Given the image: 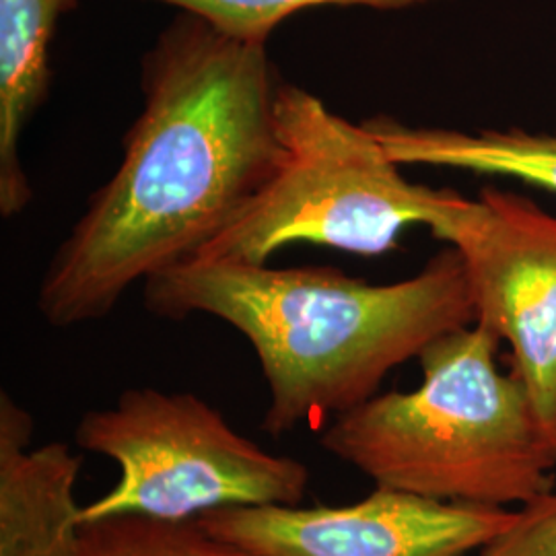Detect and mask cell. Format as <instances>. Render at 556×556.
<instances>
[{"instance_id":"obj_1","label":"cell","mask_w":556,"mask_h":556,"mask_svg":"<svg viewBox=\"0 0 556 556\" xmlns=\"http://www.w3.org/2000/svg\"><path fill=\"white\" fill-rule=\"evenodd\" d=\"M280 83L266 43L178 11L142 56V110L118 169L41 277V318L54 328L105 318L132 285L217 238L282 160Z\"/></svg>"},{"instance_id":"obj_2","label":"cell","mask_w":556,"mask_h":556,"mask_svg":"<svg viewBox=\"0 0 556 556\" xmlns=\"http://www.w3.org/2000/svg\"><path fill=\"white\" fill-rule=\"evenodd\" d=\"M151 314L223 319L248 338L268 386L262 431L324 425L369 397L397 365L477 321L466 268L445 248L415 277L371 285L330 266L188 260L142 282Z\"/></svg>"},{"instance_id":"obj_3","label":"cell","mask_w":556,"mask_h":556,"mask_svg":"<svg viewBox=\"0 0 556 556\" xmlns=\"http://www.w3.org/2000/svg\"><path fill=\"white\" fill-rule=\"evenodd\" d=\"M498 342L477 321L439 337L418 355V388L332 418L319 447L418 497L507 509L551 493L556 441L521 378L498 371Z\"/></svg>"},{"instance_id":"obj_4","label":"cell","mask_w":556,"mask_h":556,"mask_svg":"<svg viewBox=\"0 0 556 556\" xmlns=\"http://www.w3.org/2000/svg\"><path fill=\"white\" fill-rule=\"evenodd\" d=\"M275 118L282 142L275 176L190 260L266 264L293 243L379 256L404 229L429 225L439 190L404 178L365 122L338 116L291 83L278 85Z\"/></svg>"},{"instance_id":"obj_5","label":"cell","mask_w":556,"mask_h":556,"mask_svg":"<svg viewBox=\"0 0 556 556\" xmlns=\"http://www.w3.org/2000/svg\"><path fill=\"white\" fill-rule=\"evenodd\" d=\"M80 450L118 466V482L83 505L80 521L110 516L197 519L223 507L299 505L309 468L243 438L190 392L130 388L110 408L80 417Z\"/></svg>"},{"instance_id":"obj_6","label":"cell","mask_w":556,"mask_h":556,"mask_svg":"<svg viewBox=\"0 0 556 556\" xmlns=\"http://www.w3.org/2000/svg\"><path fill=\"white\" fill-rule=\"evenodd\" d=\"M462 256L477 324L511 344L514 371L556 441V217L519 194L439 190L427 225Z\"/></svg>"},{"instance_id":"obj_7","label":"cell","mask_w":556,"mask_h":556,"mask_svg":"<svg viewBox=\"0 0 556 556\" xmlns=\"http://www.w3.org/2000/svg\"><path fill=\"white\" fill-rule=\"evenodd\" d=\"M197 519L256 556H468L501 536L516 511L376 486L351 505L223 507Z\"/></svg>"},{"instance_id":"obj_8","label":"cell","mask_w":556,"mask_h":556,"mask_svg":"<svg viewBox=\"0 0 556 556\" xmlns=\"http://www.w3.org/2000/svg\"><path fill=\"white\" fill-rule=\"evenodd\" d=\"M34 418L0 394V556H77L83 457L64 441L29 450Z\"/></svg>"},{"instance_id":"obj_9","label":"cell","mask_w":556,"mask_h":556,"mask_svg":"<svg viewBox=\"0 0 556 556\" xmlns=\"http://www.w3.org/2000/svg\"><path fill=\"white\" fill-rule=\"evenodd\" d=\"M77 0H0V213L15 217L31 202L21 137L46 101L50 48Z\"/></svg>"},{"instance_id":"obj_10","label":"cell","mask_w":556,"mask_h":556,"mask_svg":"<svg viewBox=\"0 0 556 556\" xmlns=\"http://www.w3.org/2000/svg\"><path fill=\"white\" fill-rule=\"evenodd\" d=\"M365 126L397 165L516 178L556 192V135H534L519 128L462 132L408 126L388 116L367 119Z\"/></svg>"},{"instance_id":"obj_11","label":"cell","mask_w":556,"mask_h":556,"mask_svg":"<svg viewBox=\"0 0 556 556\" xmlns=\"http://www.w3.org/2000/svg\"><path fill=\"white\" fill-rule=\"evenodd\" d=\"M77 556H256L213 536L199 519L110 516L80 526Z\"/></svg>"},{"instance_id":"obj_12","label":"cell","mask_w":556,"mask_h":556,"mask_svg":"<svg viewBox=\"0 0 556 556\" xmlns=\"http://www.w3.org/2000/svg\"><path fill=\"white\" fill-rule=\"evenodd\" d=\"M181 13L208 21L223 34L239 40L268 43L278 25L301 11L321 7H361L374 11H404L439 0H153Z\"/></svg>"},{"instance_id":"obj_13","label":"cell","mask_w":556,"mask_h":556,"mask_svg":"<svg viewBox=\"0 0 556 556\" xmlns=\"http://www.w3.org/2000/svg\"><path fill=\"white\" fill-rule=\"evenodd\" d=\"M478 556H556V491L517 509L514 523Z\"/></svg>"}]
</instances>
